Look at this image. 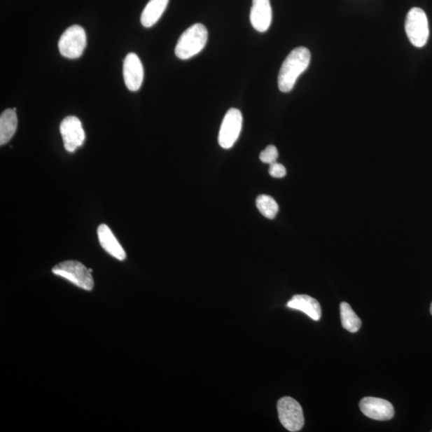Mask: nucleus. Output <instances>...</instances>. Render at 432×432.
<instances>
[{
  "mask_svg": "<svg viewBox=\"0 0 432 432\" xmlns=\"http://www.w3.org/2000/svg\"><path fill=\"white\" fill-rule=\"evenodd\" d=\"M311 61L310 50L304 47L291 50L284 60L278 76V85L280 91L287 93L293 89L297 78L305 72Z\"/></svg>",
  "mask_w": 432,
  "mask_h": 432,
  "instance_id": "obj_1",
  "label": "nucleus"
},
{
  "mask_svg": "<svg viewBox=\"0 0 432 432\" xmlns=\"http://www.w3.org/2000/svg\"><path fill=\"white\" fill-rule=\"evenodd\" d=\"M209 38L207 27L202 24L190 26L179 37L175 53L179 59L186 60L199 54Z\"/></svg>",
  "mask_w": 432,
  "mask_h": 432,
  "instance_id": "obj_2",
  "label": "nucleus"
},
{
  "mask_svg": "<svg viewBox=\"0 0 432 432\" xmlns=\"http://www.w3.org/2000/svg\"><path fill=\"white\" fill-rule=\"evenodd\" d=\"M53 272L82 289L92 291L94 288L92 272L81 262L67 260L60 263L53 268Z\"/></svg>",
  "mask_w": 432,
  "mask_h": 432,
  "instance_id": "obj_3",
  "label": "nucleus"
},
{
  "mask_svg": "<svg viewBox=\"0 0 432 432\" xmlns=\"http://www.w3.org/2000/svg\"><path fill=\"white\" fill-rule=\"evenodd\" d=\"M405 31L409 41L417 48H423L428 42L429 26L427 15L419 8H413L407 13Z\"/></svg>",
  "mask_w": 432,
  "mask_h": 432,
  "instance_id": "obj_4",
  "label": "nucleus"
},
{
  "mask_svg": "<svg viewBox=\"0 0 432 432\" xmlns=\"http://www.w3.org/2000/svg\"><path fill=\"white\" fill-rule=\"evenodd\" d=\"M86 46V32L82 27L78 25H73L67 28L59 41L60 54L71 60L80 58Z\"/></svg>",
  "mask_w": 432,
  "mask_h": 432,
  "instance_id": "obj_5",
  "label": "nucleus"
},
{
  "mask_svg": "<svg viewBox=\"0 0 432 432\" xmlns=\"http://www.w3.org/2000/svg\"><path fill=\"white\" fill-rule=\"evenodd\" d=\"M279 419L284 427L289 431H299L305 425L304 412L301 405L289 396L281 398L278 401Z\"/></svg>",
  "mask_w": 432,
  "mask_h": 432,
  "instance_id": "obj_6",
  "label": "nucleus"
},
{
  "mask_svg": "<svg viewBox=\"0 0 432 432\" xmlns=\"http://www.w3.org/2000/svg\"><path fill=\"white\" fill-rule=\"evenodd\" d=\"M243 116L237 109H229L223 118L220 133H218V144L224 149L233 147L242 130Z\"/></svg>",
  "mask_w": 432,
  "mask_h": 432,
  "instance_id": "obj_7",
  "label": "nucleus"
},
{
  "mask_svg": "<svg viewBox=\"0 0 432 432\" xmlns=\"http://www.w3.org/2000/svg\"><path fill=\"white\" fill-rule=\"evenodd\" d=\"M60 133L63 137L64 148L69 153H74L85 141V132L82 123L76 116L66 117L62 121Z\"/></svg>",
  "mask_w": 432,
  "mask_h": 432,
  "instance_id": "obj_8",
  "label": "nucleus"
},
{
  "mask_svg": "<svg viewBox=\"0 0 432 432\" xmlns=\"http://www.w3.org/2000/svg\"><path fill=\"white\" fill-rule=\"evenodd\" d=\"M360 408L364 416L378 421L390 420L395 414V409L391 403L379 398H363L360 403Z\"/></svg>",
  "mask_w": 432,
  "mask_h": 432,
  "instance_id": "obj_9",
  "label": "nucleus"
},
{
  "mask_svg": "<svg viewBox=\"0 0 432 432\" xmlns=\"http://www.w3.org/2000/svg\"><path fill=\"white\" fill-rule=\"evenodd\" d=\"M123 78L128 90L137 92L141 88L144 77V66L139 56L129 53L123 61Z\"/></svg>",
  "mask_w": 432,
  "mask_h": 432,
  "instance_id": "obj_10",
  "label": "nucleus"
},
{
  "mask_svg": "<svg viewBox=\"0 0 432 432\" xmlns=\"http://www.w3.org/2000/svg\"><path fill=\"white\" fill-rule=\"evenodd\" d=\"M252 27L257 32H265L270 27L272 10L270 0H253L250 13Z\"/></svg>",
  "mask_w": 432,
  "mask_h": 432,
  "instance_id": "obj_11",
  "label": "nucleus"
},
{
  "mask_svg": "<svg viewBox=\"0 0 432 432\" xmlns=\"http://www.w3.org/2000/svg\"><path fill=\"white\" fill-rule=\"evenodd\" d=\"M287 306L291 309L299 310L306 314L313 321H318L321 318V305L312 297L307 295H296L291 298Z\"/></svg>",
  "mask_w": 432,
  "mask_h": 432,
  "instance_id": "obj_12",
  "label": "nucleus"
},
{
  "mask_svg": "<svg viewBox=\"0 0 432 432\" xmlns=\"http://www.w3.org/2000/svg\"><path fill=\"white\" fill-rule=\"evenodd\" d=\"M97 232L100 245L109 255L121 261L126 259L125 251L123 250L109 226L106 224H101Z\"/></svg>",
  "mask_w": 432,
  "mask_h": 432,
  "instance_id": "obj_13",
  "label": "nucleus"
},
{
  "mask_svg": "<svg viewBox=\"0 0 432 432\" xmlns=\"http://www.w3.org/2000/svg\"><path fill=\"white\" fill-rule=\"evenodd\" d=\"M169 0H150L144 8L140 21L145 27H151L159 21L164 14Z\"/></svg>",
  "mask_w": 432,
  "mask_h": 432,
  "instance_id": "obj_14",
  "label": "nucleus"
},
{
  "mask_svg": "<svg viewBox=\"0 0 432 432\" xmlns=\"http://www.w3.org/2000/svg\"><path fill=\"white\" fill-rule=\"evenodd\" d=\"M18 125L16 112L7 109L0 116V144L4 145L13 137Z\"/></svg>",
  "mask_w": 432,
  "mask_h": 432,
  "instance_id": "obj_15",
  "label": "nucleus"
},
{
  "mask_svg": "<svg viewBox=\"0 0 432 432\" xmlns=\"http://www.w3.org/2000/svg\"><path fill=\"white\" fill-rule=\"evenodd\" d=\"M340 317L343 328L349 333H357L361 327V319L347 302H343L340 305Z\"/></svg>",
  "mask_w": 432,
  "mask_h": 432,
  "instance_id": "obj_16",
  "label": "nucleus"
},
{
  "mask_svg": "<svg viewBox=\"0 0 432 432\" xmlns=\"http://www.w3.org/2000/svg\"><path fill=\"white\" fill-rule=\"evenodd\" d=\"M256 207L261 214L269 218V220H273V218L277 216L279 211V206L277 201L271 197V196L267 195L258 196L256 199Z\"/></svg>",
  "mask_w": 432,
  "mask_h": 432,
  "instance_id": "obj_17",
  "label": "nucleus"
},
{
  "mask_svg": "<svg viewBox=\"0 0 432 432\" xmlns=\"http://www.w3.org/2000/svg\"><path fill=\"white\" fill-rule=\"evenodd\" d=\"M279 153L278 150L274 145H269L262 151L260 155V159L265 164L272 165L277 162Z\"/></svg>",
  "mask_w": 432,
  "mask_h": 432,
  "instance_id": "obj_18",
  "label": "nucleus"
},
{
  "mask_svg": "<svg viewBox=\"0 0 432 432\" xmlns=\"http://www.w3.org/2000/svg\"><path fill=\"white\" fill-rule=\"evenodd\" d=\"M269 174L274 178H283L287 175V170L283 165L274 162L269 167Z\"/></svg>",
  "mask_w": 432,
  "mask_h": 432,
  "instance_id": "obj_19",
  "label": "nucleus"
},
{
  "mask_svg": "<svg viewBox=\"0 0 432 432\" xmlns=\"http://www.w3.org/2000/svg\"><path fill=\"white\" fill-rule=\"evenodd\" d=\"M430 312H431V316H432V302H431V307H430Z\"/></svg>",
  "mask_w": 432,
  "mask_h": 432,
  "instance_id": "obj_20",
  "label": "nucleus"
}]
</instances>
